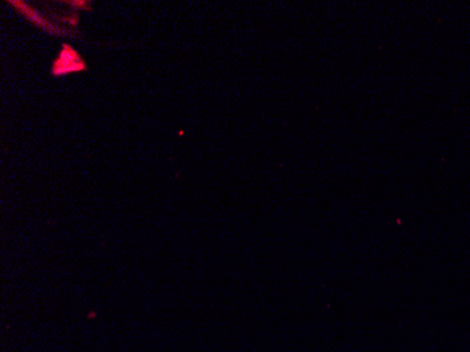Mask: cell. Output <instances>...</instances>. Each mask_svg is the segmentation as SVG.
<instances>
[{
	"instance_id": "6da1fadb",
	"label": "cell",
	"mask_w": 470,
	"mask_h": 352,
	"mask_svg": "<svg viewBox=\"0 0 470 352\" xmlns=\"http://www.w3.org/2000/svg\"><path fill=\"white\" fill-rule=\"evenodd\" d=\"M84 68H85V64L82 62L81 57L77 55V53H75L69 46H64L58 59L55 61L53 66V73L54 75L69 73V72H75Z\"/></svg>"
}]
</instances>
